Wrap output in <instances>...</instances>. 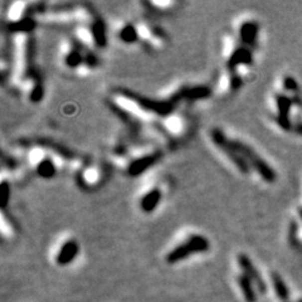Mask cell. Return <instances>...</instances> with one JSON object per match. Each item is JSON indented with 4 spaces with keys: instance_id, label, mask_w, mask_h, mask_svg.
<instances>
[{
    "instance_id": "ba28073f",
    "label": "cell",
    "mask_w": 302,
    "mask_h": 302,
    "mask_svg": "<svg viewBox=\"0 0 302 302\" xmlns=\"http://www.w3.org/2000/svg\"><path fill=\"white\" fill-rule=\"evenodd\" d=\"M258 33V25L256 23H244L241 27V37L243 39V42L249 43V44H253L256 42V37H257Z\"/></svg>"
},
{
    "instance_id": "e0dca14e",
    "label": "cell",
    "mask_w": 302,
    "mask_h": 302,
    "mask_svg": "<svg viewBox=\"0 0 302 302\" xmlns=\"http://www.w3.org/2000/svg\"><path fill=\"white\" fill-rule=\"evenodd\" d=\"M299 302H302V300H300V301H299Z\"/></svg>"
},
{
    "instance_id": "7a4b0ae2",
    "label": "cell",
    "mask_w": 302,
    "mask_h": 302,
    "mask_svg": "<svg viewBox=\"0 0 302 302\" xmlns=\"http://www.w3.org/2000/svg\"><path fill=\"white\" fill-rule=\"evenodd\" d=\"M231 145L232 148H233L234 150H236L237 152L246 160V161L248 160L249 164L260 172V175L266 181H268V183H273V181H275L276 179L275 171H273V170L266 164L265 160L261 159V157L258 156L252 149H249L248 146L244 145V144L238 143V141H231Z\"/></svg>"
},
{
    "instance_id": "30bf717a",
    "label": "cell",
    "mask_w": 302,
    "mask_h": 302,
    "mask_svg": "<svg viewBox=\"0 0 302 302\" xmlns=\"http://www.w3.org/2000/svg\"><path fill=\"white\" fill-rule=\"evenodd\" d=\"M271 279H272L273 286H275L276 292H277V296H279L284 302H289V290H287L284 280L280 277L279 273L276 272H273L272 275H271Z\"/></svg>"
},
{
    "instance_id": "6da1fadb",
    "label": "cell",
    "mask_w": 302,
    "mask_h": 302,
    "mask_svg": "<svg viewBox=\"0 0 302 302\" xmlns=\"http://www.w3.org/2000/svg\"><path fill=\"white\" fill-rule=\"evenodd\" d=\"M209 248V243L207 239L201 236H191L190 238L186 239L185 243L179 244L178 247H175L169 255L166 256V262L172 265L181 260H185L189 256L194 255V253H199V252H205Z\"/></svg>"
},
{
    "instance_id": "8fae6325",
    "label": "cell",
    "mask_w": 302,
    "mask_h": 302,
    "mask_svg": "<svg viewBox=\"0 0 302 302\" xmlns=\"http://www.w3.org/2000/svg\"><path fill=\"white\" fill-rule=\"evenodd\" d=\"M232 66H236V64H244V63H252V54L248 49H237V52L234 53V56L231 58Z\"/></svg>"
},
{
    "instance_id": "3957f363",
    "label": "cell",
    "mask_w": 302,
    "mask_h": 302,
    "mask_svg": "<svg viewBox=\"0 0 302 302\" xmlns=\"http://www.w3.org/2000/svg\"><path fill=\"white\" fill-rule=\"evenodd\" d=\"M212 138L213 140H214L215 145H217L218 148H219L220 150H222L223 152H224V154L227 155L234 164H236V166L238 167L239 170H242V172L247 174L249 170L248 162H247L246 160H244L243 157H242L241 155L232 148L231 140H228V139L225 138L224 134L219 130H213Z\"/></svg>"
},
{
    "instance_id": "52a82bcc",
    "label": "cell",
    "mask_w": 302,
    "mask_h": 302,
    "mask_svg": "<svg viewBox=\"0 0 302 302\" xmlns=\"http://www.w3.org/2000/svg\"><path fill=\"white\" fill-rule=\"evenodd\" d=\"M238 285L241 287L242 292H243V296L246 299L247 302H256L257 296H256L255 289H253V282L251 281L248 276L241 275L238 277Z\"/></svg>"
},
{
    "instance_id": "277c9868",
    "label": "cell",
    "mask_w": 302,
    "mask_h": 302,
    "mask_svg": "<svg viewBox=\"0 0 302 302\" xmlns=\"http://www.w3.org/2000/svg\"><path fill=\"white\" fill-rule=\"evenodd\" d=\"M276 101H277V107H279V117H277V122L280 124L282 129L285 130H291L292 125L290 122V109L294 105L292 98L287 97L285 95H277L276 96Z\"/></svg>"
},
{
    "instance_id": "9a60e30c",
    "label": "cell",
    "mask_w": 302,
    "mask_h": 302,
    "mask_svg": "<svg viewBox=\"0 0 302 302\" xmlns=\"http://www.w3.org/2000/svg\"><path fill=\"white\" fill-rule=\"evenodd\" d=\"M294 131L296 134H300V135H302V124H297L296 126L294 128Z\"/></svg>"
},
{
    "instance_id": "5b68a950",
    "label": "cell",
    "mask_w": 302,
    "mask_h": 302,
    "mask_svg": "<svg viewBox=\"0 0 302 302\" xmlns=\"http://www.w3.org/2000/svg\"><path fill=\"white\" fill-rule=\"evenodd\" d=\"M238 263L239 266H241L242 270L244 271V275L248 276L249 279H251V281L258 287V290H260L262 294L263 292H266V284L263 282V279L260 276V273H258L257 268H256L255 266H253V263L251 262V260H249L246 255H239Z\"/></svg>"
},
{
    "instance_id": "8992f818",
    "label": "cell",
    "mask_w": 302,
    "mask_h": 302,
    "mask_svg": "<svg viewBox=\"0 0 302 302\" xmlns=\"http://www.w3.org/2000/svg\"><path fill=\"white\" fill-rule=\"evenodd\" d=\"M78 255V244L74 241H68L62 246L61 251L57 255V263L59 266H67Z\"/></svg>"
},
{
    "instance_id": "5bb4252c",
    "label": "cell",
    "mask_w": 302,
    "mask_h": 302,
    "mask_svg": "<svg viewBox=\"0 0 302 302\" xmlns=\"http://www.w3.org/2000/svg\"><path fill=\"white\" fill-rule=\"evenodd\" d=\"M284 86L287 91H291V92H296L299 90V86H297L296 81L294 77H286L284 81Z\"/></svg>"
},
{
    "instance_id": "9c48e42d",
    "label": "cell",
    "mask_w": 302,
    "mask_h": 302,
    "mask_svg": "<svg viewBox=\"0 0 302 302\" xmlns=\"http://www.w3.org/2000/svg\"><path fill=\"white\" fill-rule=\"evenodd\" d=\"M160 200V191L157 189L151 190L150 193L146 194L141 200V208L145 210L146 213H150L157 205Z\"/></svg>"
},
{
    "instance_id": "2e32d148",
    "label": "cell",
    "mask_w": 302,
    "mask_h": 302,
    "mask_svg": "<svg viewBox=\"0 0 302 302\" xmlns=\"http://www.w3.org/2000/svg\"><path fill=\"white\" fill-rule=\"evenodd\" d=\"M300 214H301V217H302V209H300Z\"/></svg>"
},
{
    "instance_id": "7c38bea8",
    "label": "cell",
    "mask_w": 302,
    "mask_h": 302,
    "mask_svg": "<svg viewBox=\"0 0 302 302\" xmlns=\"http://www.w3.org/2000/svg\"><path fill=\"white\" fill-rule=\"evenodd\" d=\"M38 172H39L42 176H44V178H49V176H53L54 167L49 160H43V161L39 162V166H38Z\"/></svg>"
},
{
    "instance_id": "4fadbf2b",
    "label": "cell",
    "mask_w": 302,
    "mask_h": 302,
    "mask_svg": "<svg viewBox=\"0 0 302 302\" xmlns=\"http://www.w3.org/2000/svg\"><path fill=\"white\" fill-rule=\"evenodd\" d=\"M120 37H121V39L124 40V42H135L136 37H138V33H136V30L134 29L131 25H129V27H125L124 29L121 30V33H120Z\"/></svg>"
}]
</instances>
